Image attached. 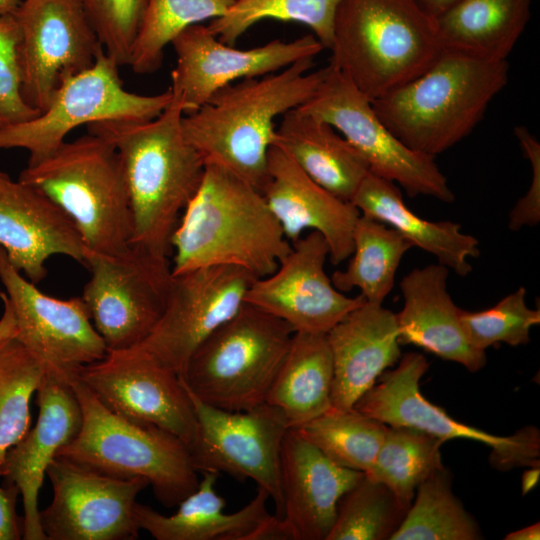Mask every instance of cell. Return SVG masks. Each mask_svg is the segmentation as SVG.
I'll return each instance as SVG.
<instances>
[{"instance_id": "2e32d148", "label": "cell", "mask_w": 540, "mask_h": 540, "mask_svg": "<svg viewBox=\"0 0 540 540\" xmlns=\"http://www.w3.org/2000/svg\"><path fill=\"white\" fill-rule=\"evenodd\" d=\"M14 14L22 96L41 113L61 82L91 67L103 47L82 0H23Z\"/></svg>"}, {"instance_id": "603a6c76", "label": "cell", "mask_w": 540, "mask_h": 540, "mask_svg": "<svg viewBox=\"0 0 540 540\" xmlns=\"http://www.w3.org/2000/svg\"><path fill=\"white\" fill-rule=\"evenodd\" d=\"M0 247L10 263L37 284L55 255L83 263L84 245L69 217L36 188L0 171Z\"/></svg>"}, {"instance_id": "f546056e", "label": "cell", "mask_w": 540, "mask_h": 540, "mask_svg": "<svg viewBox=\"0 0 540 540\" xmlns=\"http://www.w3.org/2000/svg\"><path fill=\"white\" fill-rule=\"evenodd\" d=\"M532 0H460L434 18L440 45L487 60L503 61L531 15Z\"/></svg>"}, {"instance_id": "4fadbf2b", "label": "cell", "mask_w": 540, "mask_h": 540, "mask_svg": "<svg viewBox=\"0 0 540 540\" xmlns=\"http://www.w3.org/2000/svg\"><path fill=\"white\" fill-rule=\"evenodd\" d=\"M0 281L14 316V337L45 373L70 383L107 354L81 296L59 299L43 293L10 263L2 247Z\"/></svg>"}, {"instance_id": "f35d334b", "label": "cell", "mask_w": 540, "mask_h": 540, "mask_svg": "<svg viewBox=\"0 0 540 540\" xmlns=\"http://www.w3.org/2000/svg\"><path fill=\"white\" fill-rule=\"evenodd\" d=\"M404 507L384 484L363 478L338 503L326 540H386L402 523Z\"/></svg>"}, {"instance_id": "3957f363", "label": "cell", "mask_w": 540, "mask_h": 540, "mask_svg": "<svg viewBox=\"0 0 540 540\" xmlns=\"http://www.w3.org/2000/svg\"><path fill=\"white\" fill-rule=\"evenodd\" d=\"M172 274L230 265L256 278L273 273L291 243L262 193L226 168L206 163L201 185L171 239Z\"/></svg>"}, {"instance_id": "d6986e66", "label": "cell", "mask_w": 540, "mask_h": 540, "mask_svg": "<svg viewBox=\"0 0 540 540\" xmlns=\"http://www.w3.org/2000/svg\"><path fill=\"white\" fill-rule=\"evenodd\" d=\"M177 57L169 89L184 114L196 111L219 89L237 80L271 74L306 58H314L323 45L314 35L291 42L272 40L251 49L221 42L207 26L194 24L171 42Z\"/></svg>"}, {"instance_id": "4316f807", "label": "cell", "mask_w": 540, "mask_h": 540, "mask_svg": "<svg viewBox=\"0 0 540 540\" xmlns=\"http://www.w3.org/2000/svg\"><path fill=\"white\" fill-rule=\"evenodd\" d=\"M197 488L185 497L172 515L136 502L134 515L140 530L156 540H248L250 534L270 515L269 494L258 487L255 497L240 510L226 513V502L216 491L220 473L200 472Z\"/></svg>"}, {"instance_id": "6da1fadb", "label": "cell", "mask_w": 540, "mask_h": 540, "mask_svg": "<svg viewBox=\"0 0 540 540\" xmlns=\"http://www.w3.org/2000/svg\"><path fill=\"white\" fill-rule=\"evenodd\" d=\"M180 102L147 121L110 120L87 125L117 150L132 215L131 246L168 259L171 239L187 204L198 191L206 168L186 140Z\"/></svg>"}, {"instance_id": "7c38bea8", "label": "cell", "mask_w": 540, "mask_h": 540, "mask_svg": "<svg viewBox=\"0 0 540 540\" xmlns=\"http://www.w3.org/2000/svg\"><path fill=\"white\" fill-rule=\"evenodd\" d=\"M188 393L197 419L188 446L196 470L255 481L274 501L275 516L281 519V449L290 429L283 413L266 402L244 411L219 409Z\"/></svg>"}, {"instance_id": "c3c4849f", "label": "cell", "mask_w": 540, "mask_h": 540, "mask_svg": "<svg viewBox=\"0 0 540 540\" xmlns=\"http://www.w3.org/2000/svg\"><path fill=\"white\" fill-rule=\"evenodd\" d=\"M23 0H0V16L12 14Z\"/></svg>"}, {"instance_id": "d4e9b609", "label": "cell", "mask_w": 540, "mask_h": 540, "mask_svg": "<svg viewBox=\"0 0 540 540\" xmlns=\"http://www.w3.org/2000/svg\"><path fill=\"white\" fill-rule=\"evenodd\" d=\"M333 359L332 408L348 410L401 358L396 314L364 302L326 334Z\"/></svg>"}, {"instance_id": "7dc6e473", "label": "cell", "mask_w": 540, "mask_h": 540, "mask_svg": "<svg viewBox=\"0 0 540 540\" xmlns=\"http://www.w3.org/2000/svg\"><path fill=\"white\" fill-rule=\"evenodd\" d=\"M540 525L539 523L533 524L531 526L525 527L523 529L514 531L508 534L506 540H534L539 539L540 537Z\"/></svg>"}, {"instance_id": "836d02e7", "label": "cell", "mask_w": 540, "mask_h": 540, "mask_svg": "<svg viewBox=\"0 0 540 540\" xmlns=\"http://www.w3.org/2000/svg\"><path fill=\"white\" fill-rule=\"evenodd\" d=\"M391 540H477L479 526L454 496L451 477L444 467L417 487L402 523Z\"/></svg>"}, {"instance_id": "277c9868", "label": "cell", "mask_w": 540, "mask_h": 540, "mask_svg": "<svg viewBox=\"0 0 540 540\" xmlns=\"http://www.w3.org/2000/svg\"><path fill=\"white\" fill-rule=\"evenodd\" d=\"M508 70L507 60L442 48L423 73L371 103L402 143L435 157L472 132L506 86Z\"/></svg>"}, {"instance_id": "8d00e7d4", "label": "cell", "mask_w": 540, "mask_h": 540, "mask_svg": "<svg viewBox=\"0 0 540 540\" xmlns=\"http://www.w3.org/2000/svg\"><path fill=\"white\" fill-rule=\"evenodd\" d=\"M341 0H237L208 29L223 43L234 46L253 25L263 20L298 22L308 26L324 49L330 50L333 26Z\"/></svg>"}, {"instance_id": "7402d4cb", "label": "cell", "mask_w": 540, "mask_h": 540, "mask_svg": "<svg viewBox=\"0 0 540 540\" xmlns=\"http://www.w3.org/2000/svg\"><path fill=\"white\" fill-rule=\"evenodd\" d=\"M261 193L290 243L309 229L324 237L333 264L351 256L357 208L317 184L275 144L268 152Z\"/></svg>"}, {"instance_id": "5bb4252c", "label": "cell", "mask_w": 540, "mask_h": 540, "mask_svg": "<svg viewBox=\"0 0 540 540\" xmlns=\"http://www.w3.org/2000/svg\"><path fill=\"white\" fill-rule=\"evenodd\" d=\"M428 367L421 353L404 354L398 366L384 371L353 408L385 425L416 428L443 442L463 438L483 443L492 449L491 464L502 471L538 466L540 437L535 427L497 436L456 421L421 394L419 381Z\"/></svg>"}, {"instance_id": "30bf717a", "label": "cell", "mask_w": 540, "mask_h": 540, "mask_svg": "<svg viewBox=\"0 0 540 540\" xmlns=\"http://www.w3.org/2000/svg\"><path fill=\"white\" fill-rule=\"evenodd\" d=\"M89 270L81 298L107 351L139 345L160 319L172 279L168 259L131 246L109 255L84 249Z\"/></svg>"}, {"instance_id": "44dd1931", "label": "cell", "mask_w": 540, "mask_h": 540, "mask_svg": "<svg viewBox=\"0 0 540 540\" xmlns=\"http://www.w3.org/2000/svg\"><path fill=\"white\" fill-rule=\"evenodd\" d=\"M36 425L6 453L1 476L22 498L23 538L46 540L40 525L38 496L46 471L58 451L78 434L82 412L72 385L45 373L37 391Z\"/></svg>"}, {"instance_id": "d590c367", "label": "cell", "mask_w": 540, "mask_h": 540, "mask_svg": "<svg viewBox=\"0 0 540 540\" xmlns=\"http://www.w3.org/2000/svg\"><path fill=\"white\" fill-rule=\"evenodd\" d=\"M237 0H147L129 66L149 74L161 66L164 49L187 27L224 15Z\"/></svg>"}, {"instance_id": "7bdbcfd3", "label": "cell", "mask_w": 540, "mask_h": 540, "mask_svg": "<svg viewBox=\"0 0 540 540\" xmlns=\"http://www.w3.org/2000/svg\"><path fill=\"white\" fill-rule=\"evenodd\" d=\"M514 134L532 168L530 187L509 215V228L517 231L526 225L534 226L540 220V144L523 126L515 127Z\"/></svg>"}, {"instance_id": "484cf974", "label": "cell", "mask_w": 540, "mask_h": 540, "mask_svg": "<svg viewBox=\"0 0 540 540\" xmlns=\"http://www.w3.org/2000/svg\"><path fill=\"white\" fill-rule=\"evenodd\" d=\"M449 269L431 264L402 279L403 309L396 314L398 341L459 363L470 372L486 364L485 351L473 347L463 332L459 309L447 291Z\"/></svg>"}, {"instance_id": "b9f144b4", "label": "cell", "mask_w": 540, "mask_h": 540, "mask_svg": "<svg viewBox=\"0 0 540 540\" xmlns=\"http://www.w3.org/2000/svg\"><path fill=\"white\" fill-rule=\"evenodd\" d=\"M20 28L14 13L0 16V127L40 114L23 99L18 47Z\"/></svg>"}, {"instance_id": "f6af8a7d", "label": "cell", "mask_w": 540, "mask_h": 540, "mask_svg": "<svg viewBox=\"0 0 540 540\" xmlns=\"http://www.w3.org/2000/svg\"><path fill=\"white\" fill-rule=\"evenodd\" d=\"M0 299L3 305V312L0 317V340H2L15 335L16 325L11 307L2 291H0Z\"/></svg>"}, {"instance_id": "cb8c5ba5", "label": "cell", "mask_w": 540, "mask_h": 540, "mask_svg": "<svg viewBox=\"0 0 540 540\" xmlns=\"http://www.w3.org/2000/svg\"><path fill=\"white\" fill-rule=\"evenodd\" d=\"M282 520L292 540H326L338 503L364 476L337 465L290 428L280 461Z\"/></svg>"}, {"instance_id": "9c48e42d", "label": "cell", "mask_w": 540, "mask_h": 540, "mask_svg": "<svg viewBox=\"0 0 540 540\" xmlns=\"http://www.w3.org/2000/svg\"><path fill=\"white\" fill-rule=\"evenodd\" d=\"M172 98L169 88L157 95L126 90L119 65L102 49L91 67L61 82L38 116L0 127V149H24L29 153L28 164L35 163L55 152L79 126L110 120H151Z\"/></svg>"}, {"instance_id": "74e56055", "label": "cell", "mask_w": 540, "mask_h": 540, "mask_svg": "<svg viewBox=\"0 0 540 540\" xmlns=\"http://www.w3.org/2000/svg\"><path fill=\"white\" fill-rule=\"evenodd\" d=\"M45 370L14 336L0 340V476L8 450L28 432L30 401Z\"/></svg>"}, {"instance_id": "e575fe53", "label": "cell", "mask_w": 540, "mask_h": 540, "mask_svg": "<svg viewBox=\"0 0 540 540\" xmlns=\"http://www.w3.org/2000/svg\"><path fill=\"white\" fill-rule=\"evenodd\" d=\"M293 429L332 462L365 473L382 444L387 425L355 408H331Z\"/></svg>"}, {"instance_id": "ee69618b", "label": "cell", "mask_w": 540, "mask_h": 540, "mask_svg": "<svg viewBox=\"0 0 540 540\" xmlns=\"http://www.w3.org/2000/svg\"><path fill=\"white\" fill-rule=\"evenodd\" d=\"M19 490L15 485L4 483L0 486V540L23 538V517L16 512Z\"/></svg>"}, {"instance_id": "8992f818", "label": "cell", "mask_w": 540, "mask_h": 540, "mask_svg": "<svg viewBox=\"0 0 540 540\" xmlns=\"http://www.w3.org/2000/svg\"><path fill=\"white\" fill-rule=\"evenodd\" d=\"M18 180L36 188L73 222L84 249L118 255L131 247L132 215L119 154L102 136L65 141L28 164Z\"/></svg>"}, {"instance_id": "4dcf8cb0", "label": "cell", "mask_w": 540, "mask_h": 540, "mask_svg": "<svg viewBox=\"0 0 540 540\" xmlns=\"http://www.w3.org/2000/svg\"><path fill=\"white\" fill-rule=\"evenodd\" d=\"M333 359L326 334L295 332L265 402L289 427H299L332 408Z\"/></svg>"}, {"instance_id": "60d3db41", "label": "cell", "mask_w": 540, "mask_h": 540, "mask_svg": "<svg viewBox=\"0 0 540 540\" xmlns=\"http://www.w3.org/2000/svg\"><path fill=\"white\" fill-rule=\"evenodd\" d=\"M105 51L119 66L129 65L147 0H82Z\"/></svg>"}, {"instance_id": "e0dca14e", "label": "cell", "mask_w": 540, "mask_h": 540, "mask_svg": "<svg viewBox=\"0 0 540 540\" xmlns=\"http://www.w3.org/2000/svg\"><path fill=\"white\" fill-rule=\"evenodd\" d=\"M255 279L250 272L230 265L172 274L160 319L133 348L181 376L196 348L239 310Z\"/></svg>"}, {"instance_id": "ba28073f", "label": "cell", "mask_w": 540, "mask_h": 540, "mask_svg": "<svg viewBox=\"0 0 540 540\" xmlns=\"http://www.w3.org/2000/svg\"><path fill=\"white\" fill-rule=\"evenodd\" d=\"M295 331L244 302L193 352L180 376L202 402L244 411L265 402Z\"/></svg>"}, {"instance_id": "5b68a950", "label": "cell", "mask_w": 540, "mask_h": 540, "mask_svg": "<svg viewBox=\"0 0 540 540\" xmlns=\"http://www.w3.org/2000/svg\"><path fill=\"white\" fill-rule=\"evenodd\" d=\"M441 50L434 19L415 0H341L329 63L372 101L419 76Z\"/></svg>"}, {"instance_id": "bcb514c9", "label": "cell", "mask_w": 540, "mask_h": 540, "mask_svg": "<svg viewBox=\"0 0 540 540\" xmlns=\"http://www.w3.org/2000/svg\"><path fill=\"white\" fill-rule=\"evenodd\" d=\"M460 0H415L417 5L431 18H436Z\"/></svg>"}, {"instance_id": "52a82bcc", "label": "cell", "mask_w": 540, "mask_h": 540, "mask_svg": "<svg viewBox=\"0 0 540 540\" xmlns=\"http://www.w3.org/2000/svg\"><path fill=\"white\" fill-rule=\"evenodd\" d=\"M70 384L81 407L82 424L57 456L112 477L144 478L157 500L168 508L177 506L197 488L198 471L181 439L113 414L78 378Z\"/></svg>"}, {"instance_id": "ac0fdd59", "label": "cell", "mask_w": 540, "mask_h": 540, "mask_svg": "<svg viewBox=\"0 0 540 540\" xmlns=\"http://www.w3.org/2000/svg\"><path fill=\"white\" fill-rule=\"evenodd\" d=\"M46 475L51 503L40 511L46 540H134L139 527L134 507L149 486L141 477L121 479L56 456Z\"/></svg>"}, {"instance_id": "ab89813d", "label": "cell", "mask_w": 540, "mask_h": 540, "mask_svg": "<svg viewBox=\"0 0 540 540\" xmlns=\"http://www.w3.org/2000/svg\"><path fill=\"white\" fill-rule=\"evenodd\" d=\"M526 290L519 287L491 308L471 312L459 309V320L468 342L476 349L503 342L511 346L530 341V330L540 323V311L525 302Z\"/></svg>"}, {"instance_id": "681fc988", "label": "cell", "mask_w": 540, "mask_h": 540, "mask_svg": "<svg viewBox=\"0 0 540 540\" xmlns=\"http://www.w3.org/2000/svg\"><path fill=\"white\" fill-rule=\"evenodd\" d=\"M538 475L539 470L538 468L536 469V467L534 470H530L528 473H526L524 476L523 488L529 491L536 484Z\"/></svg>"}, {"instance_id": "83f0119b", "label": "cell", "mask_w": 540, "mask_h": 540, "mask_svg": "<svg viewBox=\"0 0 540 540\" xmlns=\"http://www.w3.org/2000/svg\"><path fill=\"white\" fill-rule=\"evenodd\" d=\"M282 116L274 144L317 184L350 202L370 172L365 158L333 126L301 107Z\"/></svg>"}, {"instance_id": "9a60e30c", "label": "cell", "mask_w": 540, "mask_h": 540, "mask_svg": "<svg viewBox=\"0 0 540 540\" xmlns=\"http://www.w3.org/2000/svg\"><path fill=\"white\" fill-rule=\"evenodd\" d=\"M77 378L113 414L158 427L189 446L197 419L181 377L137 348L108 351Z\"/></svg>"}, {"instance_id": "8fae6325", "label": "cell", "mask_w": 540, "mask_h": 540, "mask_svg": "<svg viewBox=\"0 0 540 540\" xmlns=\"http://www.w3.org/2000/svg\"><path fill=\"white\" fill-rule=\"evenodd\" d=\"M315 94L303 105L333 126L365 158L370 172L399 184L410 197L450 203L455 195L432 156L411 150L375 113L371 100L332 64Z\"/></svg>"}, {"instance_id": "7a4b0ae2", "label": "cell", "mask_w": 540, "mask_h": 540, "mask_svg": "<svg viewBox=\"0 0 540 540\" xmlns=\"http://www.w3.org/2000/svg\"><path fill=\"white\" fill-rule=\"evenodd\" d=\"M313 59L219 89L196 111L183 115L186 140L205 163L222 166L261 191L276 117L306 103L326 76L328 66L308 72Z\"/></svg>"}, {"instance_id": "d6a6232c", "label": "cell", "mask_w": 540, "mask_h": 540, "mask_svg": "<svg viewBox=\"0 0 540 540\" xmlns=\"http://www.w3.org/2000/svg\"><path fill=\"white\" fill-rule=\"evenodd\" d=\"M439 438L407 426H387L371 467L369 479L386 485L400 503L409 508L415 489L443 468Z\"/></svg>"}, {"instance_id": "1f68e13d", "label": "cell", "mask_w": 540, "mask_h": 540, "mask_svg": "<svg viewBox=\"0 0 540 540\" xmlns=\"http://www.w3.org/2000/svg\"><path fill=\"white\" fill-rule=\"evenodd\" d=\"M411 247L392 227L360 214L353 230L352 258L345 270L332 274V284L343 293L357 288L366 302L382 304L394 286L402 257Z\"/></svg>"}, {"instance_id": "f1b7e54d", "label": "cell", "mask_w": 540, "mask_h": 540, "mask_svg": "<svg viewBox=\"0 0 540 540\" xmlns=\"http://www.w3.org/2000/svg\"><path fill=\"white\" fill-rule=\"evenodd\" d=\"M350 202L360 214L392 227L412 246L434 255L439 264L462 277L472 271L468 259L480 255L478 240L462 233L460 224L422 219L406 206L396 183L371 172L362 180Z\"/></svg>"}, {"instance_id": "ffe728a7", "label": "cell", "mask_w": 540, "mask_h": 540, "mask_svg": "<svg viewBox=\"0 0 540 540\" xmlns=\"http://www.w3.org/2000/svg\"><path fill=\"white\" fill-rule=\"evenodd\" d=\"M329 247L311 231L291 243L276 270L256 278L244 302L288 323L295 332L327 334L349 312L366 302L337 290L325 272Z\"/></svg>"}]
</instances>
